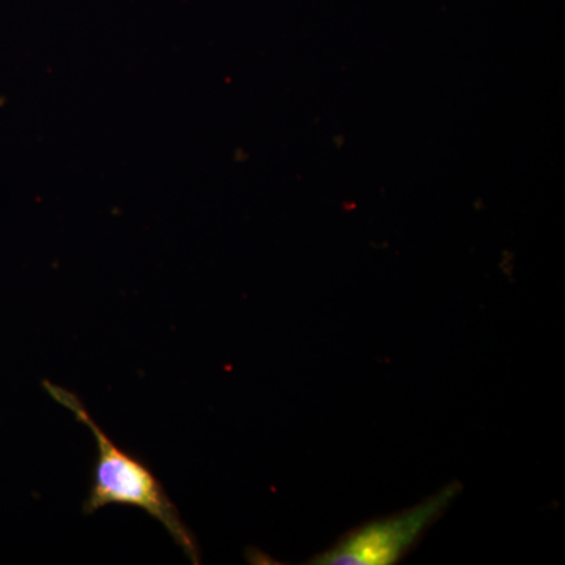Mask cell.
Returning <instances> with one entry per match:
<instances>
[{
    "label": "cell",
    "mask_w": 565,
    "mask_h": 565,
    "mask_svg": "<svg viewBox=\"0 0 565 565\" xmlns=\"http://www.w3.org/2000/svg\"><path fill=\"white\" fill-rule=\"evenodd\" d=\"M44 388L51 394L52 399L73 412L77 422L85 424L95 437L98 456L93 471L90 493L84 503L85 514H93L110 504L141 509L169 531L173 541L181 546L182 552L193 564H199V546L193 534L182 522L180 511L170 500L161 481L143 460L118 448L92 418L77 394L47 381L44 382Z\"/></svg>",
    "instance_id": "cell-1"
},
{
    "label": "cell",
    "mask_w": 565,
    "mask_h": 565,
    "mask_svg": "<svg viewBox=\"0 0 565 565\" xmlns=\"http://www.w3.org/2000/svg\"><path fill=\"white\" fill-rule=\"evenodd\" d=\"M452 482L423 503L356 527L311 561L318 565H392L403 559L422 535L444 515L459 497Z\"/></svg>",
    "instance_id": "cell-2"
}]
</instances>
